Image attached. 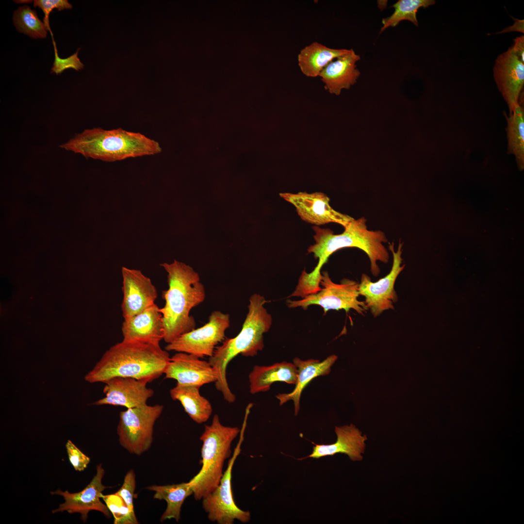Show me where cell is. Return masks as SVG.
<instances>
[{"mask_svg": "<svg viewBox=\"0 0 524 524\" xmlns=\"http://www.w3.org/2000/svg\"><path fill=\"white\" fill-rule=\"evenodd\" d=\"M34 7H38L41 9L44 14L43 22L50 32L53 35L49 23V16L54 9L58 11L72 8V5L67 0H33L32 1Z\"/></svg>", "mask_w": 524, "mask_h": 524, "instance_id": "cell-31", "label": "cell"}, {"mask_svg": "<svg viewBox=\"0 0 524 524\" xmlns=\"http://www.w3.org/2000/svg\"><path fill=\"white\" fill-rule=\"evenodd\" d=\"M135 486V475L133 470H130L125 476L122 486L116 492L123 498L132 512H134L133 499Z\"/></svg>", "mask_w": 524, "mask_h": 524, "instance_id": "cell-32", "label": "cell"}, {"mask_svg": "<svg viewBox=\"0 0 524 524\" xmlns=\"http://www.w3.org/2000/svg\"><path fill=\"white\" fill-rule=\"evenodd\" d=\"M121 273V310L124 319H127L154 305L158 295L151 279L140 270L122 267Z\"/></svg>", "mask_w": 524, "mask_h": 524, "instance_id": "cell-14", "label": "cell"}, {"mask_svg": "<svg viewBox=\"0 0 524 524\" xmlns=\"http://www.w3.org/2000/svg\"><path fill=\"white\" fill-rule=\"evenodd\" d=\"M348 51L347 49H331L313 42L300 51L297 56L298 65L306 76L316 77L329 63Z\"/></svg>", "mask_w": 524, "mask_h": 524, "instance_id": "cell-24", "label": "cell"}, {"mask_svg": "<svg viewBox=\"0 0 524 524\" xmlns=\"http://www.w3.org/2000/svg\"><path fill=\"white\" fill-rule=\"evenodd\" d=\"M200 388L197 386L176 384L170 390L171 398L179 401L189 416L198 424L206 422L213 411L209 401L200 394Z\"/></svg>", "mask_w": 524, "mask_h": 524, "instance_id": "cell-23", "label": "cell"}, {"mask_svg": "<svg viewBox=\"0 0 524 524\" xmlns=\"http://www.w3.org/2000/svg\"><path fill=\"white\" fill-rule=\"evenodd\" d=\"M507 125L508 153L515 156L519 170L524 168V111L520 103L508 116Z\"/></svg>", "mask_w": 524, "mask_h": 524, "instance_id": "cell-26", "label": "cell"}, {"mask_svg": "<svg viewBox=\"0 0 524 524\" xmlns=\"http://www.w3.org/2000/svg\"><path fill=\"white\" fill-rule=\"evenodd\" d=\"M514 20L515 21L512 26L507 28L499 32V33H505L512 31H517L524 33V20H518L517 19H514Z\"/></svg>", "mask_w": 524, "mask_h": 524, "instance_id": "cell-35", "label": "cell"}, {"mask_svg": "<svg viewBox=\"0 0 524 524\" xmlns=\"http://www.w3.org/2000/svg\"><path fill=\"white\" fill-rule=\"evenodd\" d=\"M267 301L259 294L251 295L248 312L242 329L235 337L226 338L221 345L216 347L209 362L218 376L215 382L216 389L221 392L224 399L233 402L236 396L230 391L226 377L227 367L239 354L253 357L264 347L263 334L268 331L272 324V317L264 305Z\"/></svg>", "mask_w": 524, "mask_h": 524, "instance_id": "cell-4", "label": "cell"}, {"mask_svg": "<svg viewBox=\"0 0 524 524\" xmlns=\"http://www.w3.org/2000/svg\"><path fill=\"white\" fill-rule=\"evenodd\" d=\"M312 229L315 232L313 236L315 242L309 247L308 251L312 253L318 262L311 272L307 273L305 270L302 272L294 291L298 296L304 297L321 290V268L329 257L340 249L357 247L362 250L369 259L371 272L375 277L380 271L377 262H388L389 252L383 245L388 241L385 233L381 230L368 229L364 217L354 219L341 234H335L329 229L317 226Z\"/></svg>", "mask_w": 524, "mask_h": 524, "instance_id": "cell-1", "label": "cell"}, {"mask_svg": "<svg viewBox=\"0 0 524 524\" xmlns=\"http://www.w3.org/2000/svg\"><path fill=\"white\" fill-rule=\"evenodd\" d=\"M335 431L337 437L335 443L315 444L311 454L300 459L308 458H318L337 453H343L348 455L353 461L361 460L363 458L361 454L364 453L365 448L366 436L362 435L361 432L353 424L336 426Z\"/></svg>", "mask_w": 524, "mask_h": 524, "instance_id": "cell-20", "label": "cell"}, {"mask_svg": "<svg viewBox=\"0 0 524 524\" xmlns=\"http://www.w3.org/2000/svg\"><path fill=\"white\" fill-rule=\"evenodd\" d=\"M13 20L16 30L34 39L47 37V28L39 18L35 10L25 5L14 12Z\"/></svg>", "mask_w": 524, "mask_h": 524, "instance_id": "cell-28", "label": "cell"}, {"mask_svg": "<svg viewBox=\"0 0 524 524\" xmlns=\"http://www.w3.org/2000/svg\"><path fill=\"white\" fill-rule=\"evenodd\" d=\"M97 473L89 484L82 491L70 493L67 491H63L58 490L51 492V494H57L64 497L65 502L52 512L66 511L69 513H79L81 519L85 522L88 513L91 510H97L102 513L107 517L110 516L109 509L100 500L102 492L108 487L102 484V479L105 471L101 464L97 466Z\"/></svg>", "mask_w": 524, "mask_h": 524, "instance_id": "cell-15", "label": "cell"}, {"mask_svg": "<svg viewBox=\"0 0 524 524\" xmlns=\"http://www.w3.org/2000/svg\"><path fill=\"white\" fill-rule=\"evenodd\" d=\"M360 59L351 49L329 63L319 75L325 89L338 96L343 89H349L354 84L360 74L356 65Z\"/></svg>", "mask_w": 524, "mask_h": 524, "instance_id": "cell-19", "label": "cell"}, {"mask_svg": "<svg viewBox=\"0 0 524 524\" xmlns=\"http://www.w3.org/2000/svg\"><path fill=\"white\" fill-rule=\"evenodd\" d=\"M229 326V315L214 311L206 324L181 335L167 344L165 349L191 354L200 358H210L213 355L216 345L225 340V332Z\"/></svg>", "mask_w": 524, "mask_h": 524, "instance_id": "cell-10", "label": "cell"}, {"mask_svg": "<svg viewBox=\"0 0 524 524\" xmlns=\"http://www.w3.org/2000/svg\"><path fill=\"white\" fill-rule=\"evenodd\" d=\"M160 343L122 340L111 347L84 377L86 381L103 382L116 377L147 383L160 377L170 360Z\"/></svg>", "mask_w": 524, "mask_h": 524, "instance_id": "cell-2", "label": "cell"}, {"mask_svg": "<svg viewBox=\"0 0 524 524\" xmlns=\"http://www.w3.org/2000/svg\"><path fill=\"white\" fill-rule=\"evenodd\" d=\"M163 409L162 405L147 404L120 411L117 427L120 445L137 456L147 451L153 442L154 424Z\"/></svg>", "mask_w": 524, "mask_h": 524, "instance_id": "cell-7", "label": "cell"}, {"mask_svg": "<svg viewBox=\"0 0 524 524\" xmlns=\"http://www.w3.org/2000/svg\"><path fill=\"white\" fill-rule=\"evenodd\" d=\"M337 358L336 355H331L320 361L315 359L303 360L298 358H295L293 360V363L297 370L295 387L290 393H278L276 396L279 401V405H282L288 401L293 400L295 415L296 416L299 411L301 394L304 388L312 379L318 376L328 375Z\"/></svg>", "mask_w": 524, "mask_h": 524, "instance_id": "cell-21", "label": "cell"}, {"mask_svg": "<svg viewBox=\"0 0 524 524\" xmlns=\"http://www.w3.org/2000/svg\"><path fill=\"white\" fill-rule=\"evenodd\" d=\"M160 309L154 304L134 316L124 319L121 327L123 340L160 343L164 334Z\"/></svg>", "mask_w": 524, "mask_h": 524, "instance_id": "cell-18", "label": "cell"}, {"mask_svg": "<svg viewBox=\"0 0 524 524\" xmlns=\"http://www.w3.org/2000/svg\"><path fill=\"white\" fill-rule=\"evenodd\" d=\"M146 488L155 492L154 499L164 500L167 503L166 508L161 517V522L171 519L179 522L184 501L193 494L189 482L163 486L152 485Z\"/></svg>", "mask_w": 524, "mask_h": 524, "instance_id": "cell-25", "label": "cell"}, {"mask_svg": "<svg viewBox=\"0 0 524 524\" xmlns=\"http://www.w3.org/2000/svg\"><path fill=\"white\" fill-rule=\"evenodd\" d=\"M240 432L238 427L223 425L215 414L210 425H205L200 437L202 467L200 471L189 482L194 498L202 500L218 486L223 475L224 462L231 454V444Z\"/></svg>", "mask_w": 524, "mask_h": 524, "instance_id": "cell-6", "label": "cell"}, {"mask_svg": "<svg viewBox=\"0 0 524 524\" xmlns=\"http://www.w3.org/2000/svg\"><path fill=\"white\" fill-rule=\"evenodd\" d=\"M297 370L293 363L277 362L269 366L255 365L248 376L250 392L254 394L269 390L275 382L295 384Z\"/></svg>", "mask_w": 524, "mask_h": 524, "instance_id": "cell-22", "label": "cell"}, {"mask_svg": "<svg viewBox=\"0 0 524 524\" xmlns=\"http://www.w3.org/2000/svg\"><path fill=\"white\" fill-rule=\"evenodd\" d=\"M402 246L403 243L399 241L397 250L395 251L394 243H389V249L393 254V262L391 270L384 278L372 282L367 275H361L359 286V295L365 297L364 302L374 318L379 316L385 311L394 310L393 304L398 300L394 284L405 266V264L401 265L403 260Z\"/></svg>", "mask_w": 524, "mask_h": 524, "instance_id": "cell-11", "label": "cell"}, {"mask_svg": "<svg viewBox=\"0 0 524 524\" xmlns=\"http://www.w3.org/2000/svg\"><path fill=\"white\" fill-rule=\"evenodd\" d=\"M60 147L87 159L107 162L154 155L162 151L157 141L140 132L121 128L110 130L101 128L86 129Z\"/></svg>", "mask_w": 524, "mask_h": 524, "instance_id": "cell-5", "label": "cell"}, {"mask_svg": "<svg viewBox=\"0 0 524 524\" xmlns=\"http://www.w3.org/2000/svg\"><path fill=\"white\" fill-rule=\"evenodd\" d=\"M167 273L168 288L162 293L165 301L160 310L164 328V340L169 344L196 328L191 310L206 297L204 286L198 274L190 266L176 260L160 264Z\"/></svg>", "mask_w": 524, "mask_h": 524, "instance_id": "cell-3", "label": "cell"}, {"mask_svg": "<svg viewBox=\"0 0 524 524\" xmlns=\"http://www.w3.org/2000/svg\"><path fill=\"white\" fill-rule=\"evenodd\" d=\"M164 374L165 378L175 379L181 385L201 387L218 380L217 373L209 361L184 352L170 357Z\"/></svg>", "mask_w": 524, "mask_h": 524, "instance_id": "cell-17", "label": "cell"}, {"mask_svg": "<svg viewBox=\"0 0 524 524\" xmlns=\"http://www.w3.org/2000/svg\"><path fill=\"white\" fill-rule=\"evenodd\" d=\"M515 53L520 60L524 63V36L521 35L517 37L514 40V44L511 46Z\"/></svg>", "mask_w": 524, "mask_h": 524, "instance_id": "cell-34", "label": "cell"}, {"mask_svg": "<svg viewBox=\"0 0 524 524\" xmlns=\"http://www.w3.org/2000/svg\"><path fill=\"white\" fill-rule=\"evenodd\" d=\"M104 383L105 397L93 405L135 408L147 405L148 399L154 393L152 389L147 387V382L132 377H116Z\"/></svg>", "mask_w": 524, "mask_h": 524, "instance_id": "cell-16", "label": "cell"}, {"mask_svg": "<svg viewBox=\"0 0 524 524\" xmlns=\"http://www.w3.org/2000/svg\"><path fill=\"white\" fill-rule=\"evenodd\" d=\"M493 77L511 113L518 104L524 84V63L511 48L500 54L495 61Z\"/></svg>", "mask_w": 524, "mask_h": 524, "instance_id": "cell-13", "label": "cell"}, {"mask_svg": "<svg viewBox=\"0 0 524 524\" xmlns=\"http://www.w3.org/2000/svg\"><path fill=\"white\" fill-rule=\"evenodd\" d=\"M320 285L323 287L318 292L308 295L299 300L288 299L289 308L302 307L306 310L311 305H318L323 308L324 314L331 310H344L348 312L353 309L364 315L367 308L364 301L358 300L359 283L348 278L341 280L340 283L333 282L327 271L322 272Z\"/></svg>", "mask_w": 524, "mask_h": 524, "instance_id": "cell-8", "label": "cell"}, {"mask_svg": "<svg viewBox=\"0 0 524 524\" xmlns=\"http://www.w3.org/2000/svg\"><path fill=\"white\" fill-rule=\"evenodd\" d=\"M434 0H399L393 6L394 9L390 16L382 20L380 33L389 27H395L403 20H409L418 26L416 14L420 8H426L435 3Z\"/></svg>", "mask_w": 524, "mask_h": 524, "instance_id": "cell-27", "label": "cell"}, {"mask_svg": "<svg viewBox=\"0 0 524 524\" xmlns=\"http://www.w3.org/2000/svg\"><path fill=\"white\" fill-rule=\"evenodd\" d=\"M100 497L113 514L115 524H138L134 512L131 511L123 498L117 493L101 494Z\"/></svg>", "mask_w": 524, "mask_h": 524, "instance_id": "cell-29", "label": "cell"}, {"mask_svg": "<svg viewBox=\"0 0 524 524\" xmlns=\"http://www.w3.org/2000/svg\"><path fill=\"white\" fill-rule=\"evenodd\" d=\"M66 447L69 460L74 469L80 472L83 471L89 463L90 458L82 453L70 440L67 441Z\"/></svg>", "mask_w": 524, "mask_h": 524, "instance_id": "cell-33", "label": "cell"}, {"mask_svg": "<svg viewBox=\"0 0 524 524\" xmlns=\"http://www.w3.org/2000/svg\"><path fill=\"white\" fill-rule=\"evenodd\" d=\"M246 422L244 421L241 435L218 487L204 497L202 507L208 519L218 524H232L235 520L246 523L250 519V513L239 508L235 504L231 488V473L235 460L241 452Z\"/></svg>", "mask_w": 524, "mask_h": 524, "instance_id": "cell-9", "label": "cell"}, {"mask_svg": "<svg viewBox=\"0 0 524 524\" xmlns=\"http://www.w3.org/2000/svg\"><path fill=\"white\" fill-rule=\"evenodd\" d=\"M51 37L54 50V61L51 68V73H55L58 75L69 68H72L76 71L83 69L84 66L78 57V52L81 48H78L77 51L69 57L64 59L61 58L58 55L56 43L53 36Z\"/></svg>", "mask_w": 524, "mask_h": 524, "instance_id": "cell-30", "label": "cell"}, {"mask_svg": "<svg viewBox=\"0 0 524 524\" xmlns=\"http://www.w3.org/2000/svg\"><path fill=\"white\" fill-rule=\"evenodd\" d=\"M279 196L295 207L303 220L316 226L335 223L345 228L354 219L333 209L329 197L321 192L283 193Z\"/></svg>", "mask_w": 524, "mask_h": 524, "instance_id": "cell-12", "label": "cell"}]
</instances>
